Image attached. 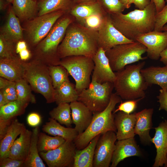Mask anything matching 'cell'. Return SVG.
<instances>
[{
	"instance_id": "cell-1",
	"label": "cell",
	"mask_w": 167,
	"mask_h": 167,
	"mask_svg": "<svg viewBox=\"0 0 167 167\" xmlns=\"http://www.w3.org/2000/svg\"><path fill=\"white\" fill-rule=\"evenodd\" d=\"M157 13L154 3L143 10L135 9L126 14H109L115 28L127 39L134 41L140 35L154 30Z\"/></svg>"
},
{
	"instance_id": "cell-2",
	"label": "cell",
	"mask_w": 167,
	"mask_h": 167,
	"mask_svg": "<svg viewBox=\"0 0 167 167\" xmlns=\"http://www.w3.org/2000/svg\"><path fill=\"white\" fill-rule=\"evenodd\" d=\"M70 24L58 47V57L63 58L81 55L92 58L99 48L97 31L89 29L81 24Z\"/></svg>"
},
{
	"instance_id": "cell-3",
	"label": "cell",
	"mask_w": 167,
	"mask_h": 167,
	"mask_svg": "<svg viewBox=\"0 0 167 167\" xmlns=\"http://www.w3.org/2000/svg\"><path fill=\"white\" fill-rule=\"evenodd\" d=\"M145 64L143 61L129 65L122 70L114 72L116 78L113 82L115 93L126 100L143 99L149 85L141 73Z\"/></svg>"
},
{
	"instance_id": "cell-4",
	"label": "cell",
	"mask_w": 167,
	"mask_h": 167,
	"mask_svg": "<svg viewBox=\"0 0 167 167\" xmlns=\"http://www.w3.org/2000/svg\"><path fill=\"white\" fill-rule=\"evenodd\" d=\"M115 93H112L109 104L103 111L93 113L92 121L87 128L79 135L74 141L77 149L85 148L95 137L107 131L116 132L114 122L115 114L112 112L116 105L122 101Z\"/></svg>"
},
{
	"instance_id": "cell-5",
	"label": "cell",
	"mask_w": 167,
	"mask_h": 167,
	"mask_svg": "<svg viewBox=\"0 0 167 167\" xmlns=\"http://www.w3.org/2000/svg\"><path fill=\"white\" fill-rule=\"evenodd\" d=\"M147 48L137 41L118 45L105 51L110 67L114 72L123 69L127 65L147 59L142 55Z\"/></svg>"
},
{
	"instance_id": "cell-6",
	"label": "cell",
	"mask_w": 167,
	"mask_h": 167,
	"mask_svg": "<svg viewBox=\"0 0 167 167\" xmlns=\"http://www.w3.org/2000/svg\"><path fill=\"white\" fill-rule=\"evenodd\" d=\"M24 78L34 90L43 96L47 103L55 102L54 89L49 69L45 65L37 61L26 63Z\"/></svg>"
},
{
	"instance_id": "cell-7",
	"label": "cell",
	"mask_w": 167,
	"mask_h": 167,
	"mask_svg": "<svg viewBox=\"0 0 167 167\" xmlns=\"http://www.w3.org/2000/svg\"><path fill=\"white\" fill-rule=\"evenodd\" d=\"M58 64L64 67L74 79L75 88L79 94L89 87L94 66L92 58L81 55L70 56L63 58Z\"/></svg>"
},
{
	"instance_id": "cell-8",
	"label": "cell",
	"mask_w": 167,
	"mask_h": 167,
	"mask_svg": "<svg viewBox=\"0 0 167 167\" xmlns=\"http://www.w3.org/2000/svg\"><path fill=\"white\" fill-rule=\"evenodd\" d=\"M113 89V83L101 84L92 79L89 87L79 94L77 101L84 104L93 113L101 112L109 104Z\"/></svg>"
},
{
	"instance_id": "cell-9",
	"label": "cell",
	"mask_w": 167,
	"mask_h": 167,
	"mask_svg": "<svg viewBox=\"0 0 167 167\" xmlns=\"http://www.w3.org/2000/svg\"><path fill=\"white\" fill-rule=\"evenodd\" d=\"M65 11L59 10L38 16L29 20L25 29L31 43L36 44L44 39Z\"/></svg>"
},
{
	"instance_id": "cell-10",
	"label": "cell",
	"mask_w": 167,
	"mask_h": 167,
	"mask_svg": "<svg viewBox=\"0 0 167 167\" xmlns=\"http://www.w3.org/2000/svg\"><path fill=\"white\" fill-rule=\"evenodd\" d=\"M72 21L68 16L58 19L47 35L39 43L37 48L38 53L45 57L57 53L59 45L63 40L66 30Z\"/></svg>"
},
{
	"instance_id": "cell-11",
	"label": "cell",
	"mask_w": 167,
	"mask_h": 167,
	"mask_svg": "<svg viewBox=\"0 0 167 167\" xmlns=\"http://www.w3.org/2000/svg\"><path fill=\"white\" fill-rule=\"evenodd\" d=\"M76 149L73 141H66L56 149L39 154L49 167H73Z\"/></svg>"
},
{
	"instance_id": "cell-12",
	"label": "cell",
	"mask_w": 167,
	"mask_h": 167,
	"mask_svg": "<svg viewBox=\"0 0 167 167\" xmlns=\"http://www.w3.org/2000/svg\"><path fill=\"white\" fill-rule=\"evenodd\" d=\"M97 32L98 47L105 51L115 45L134 41L126 37L115 28L109 14L105 16Z\"/></svg>"
},
{
	"instance_id": "cell-13",
	"label": "cell",
	"mask_w": 167,
	"mask_h": 167,
	"mask_svg": "<svg viewBox=\"0 0 167 167\" xmlns=\"http://www.w3.org/2000/svg\"><path fill=\"white\" fill-rule=\"evenodd\" d=\"M116 132L109 131L101 135L97 142L93 167H109L116 148Z\"/></svg>"
},
{
	"instance_id": "cell-14",
	"label": "cell",
	"mask_w": 167,
	"mask_h": 167,
	"mask_svg": "<svg viewBox=\"0 0 167 167\" xmlns=\"http://www.w3.org/2000/svg\"><path fill=\"white\" fill-rule=\"evenodd\" d=\"M136 41L146 46L147 57L152 60H157L161 53L167 48V31L154 30L139 35Z\"/></svg>"
},
{
	"instance_id": "cell-15",
	"label": "cell",
	"mask_w": 167,
	"mask_h": 167,
	"mask_svg": "<svg viewBox=\"0 0 167 167\" xmlns=\"http://www.w3.org/2000/svg\"><path fill=\"white\" fill-rule=\"evenodd\" d=\"M105 52L99 47L92 57L94 66L92 79L101 84L108 82L113 83L116 78L115 72L110 67Z\"/></svg>"
},
{
	"instance_id": "cell-16",
	"label": "cell",
	"mask_w": 167,
	"mask_h": 167,
	"mask_svg": "<svg viewBox=\"0 0 167 167\" xmlns=\"http://www.w3.org/2000/svg\"><path fill=\"white\" fill-rule=\"evenodd\" d=\"M155 133L152 138L156 149V154L153 167H167V120L161 122L154 128Z\"/></svg>"
},
{
	"instance_id": "cell-17",
	"label": "cell",
	"mask_w": 167,
	"mask_h": 167,
	"mask_svg": "<svg viewBox=\"0 0 167 167\" xmlns=\"http://www.w3.org/2000/svg\"><path fill=\"white\" fill-rule=\"evenodd\" d=\"M25 64L15 56L0 58V76L10 81L15 82L23 79Z\"/></svg>"
},
{
	"instance_id": "cell-18",
	"label": "cell",
	"mask_w": 167,
	"mask_h": 167,
	"mask_svg": "<svg viewBox=\"0 0 167 167\" xmlns=\"http://www.w3.org/2000/svg\"><path fill=\"white\" fill-rule=\"evenodd\" d=\"M116 132L118 140L134 138L136 119L135 112L129 114L119 111L114 113Z\"/></svg>"
},
{
	"instance_id": "cell-19",
	"label": "cell",
	"mask_w": 167,
	"mask_h": 167,
	"mask_svg": "<svg viewBox=\"0 0 167 167\" xmlns=\"http://www.w3.org/2000/svg\"><path fill=\"white\" fill-rule=\"evenodd\" d=\"M70 104L72 122L75 125L74 128L80 135L89 126L92 120L93 113L80 101H76L70 103Z\"/></svg>"
},
{
	"instance_id": "cell-20",
	"label": "cell",
	"mask_w": 167,
	"mask_h": 167,
	"mask_svg": "<svg viewBox=\"0 0 167 167\" xmlns=\"http://www.w3.org/2000/svg\"><path fill=\"white\" fill-rule=\"evenodd\" d=\"M141 152L134 138L118 140L111 161V167H116L125 158L132 156H140Z\"/></svg>"
},
{
	"instance_id": "cell-21",
	"label": "cell",
	"mask_w": 167,
	"mask_h": 167,
	"mask_svg": "<svg viewBox=\"0 0 167 167\" xmlns=\"http://www.w3.org/2000/svg\"><path fill=\"white\" fill-rule=\"evenodd\" d=\"M153 113V108L145 109L138 112H135L136 121L135 133L139 135L141 141L143 143L151 142L149 132L152 127Z\"/></svg>"
},
{
	"instance_id": "cell-22",
	"label": "cell",
	"mask_w": 167,
	"mask_h": 167,
	"mask_svg": "<svg viewBox=\"0 0 167 167\" xmlns=\"http://www.w3.org/2000/svg\"><path fill=\"white\" fill-rule=\"evenodd\" d=\"M32 131L26 128L22 131L11 147L7 157L25 161L30 146Z\"/></svg>"
},
{
	"instance_id": "cell-23",
	"label": "cell",
	"mask_w": 167,
	"mask_h": 167,
	"mask_svg": "<svg viewBox=\"0 0 167 167\" xmlns=\"http://www.w3.org/2000/svg\"><path fill=\"white\" fill-rule=\"evenodd\" d=\"M23 30L18 18L14 12L12 6H10L6 23L1 28V34L14 43L23 39Z\"/></svg>"
},
{
	"instance_id": "cell-24",
	"label": "cell",
	"mask_w": 167,
	"mask_h": 167,
	"mask_svg": "<svg viewBox=\"0 0 167 167\" xmlns=\"http://www.w3.org/2000/svg\"><path fill=\"white\" fill-rule=\"evenodd\" d=\"M25 128L24 124L15 118L13 119L5 135L0 140V160L7 157L9 151L22 131Z\"/></svg>"
},
{
	"instance_id": "cell-25",
	"label": "cell",
	"mask_w": 167,
	"mask_h": 167,
	"mask_svg": "<svg viewBox=\"0 0 167 167\" xmlns=\"http://www.w3.org/2000/svg\"><path fill=\"white\" fill-rule=\"evenodd\" d=\"M140 72L149 86L157 84L167 90V66H150L142 68Z\"/></svg>"
},
{
	"instance_id": "cell-26",
	"label": "cell",
	"mask_w": 167,
	"mask_h": 167,
	"mask_svg": "<svg viewBox=\"0 0 167 167\" xmlns=\"http://www.w3.org/2000/svg\"><path fill=\"white\" fill-rule=\"evenodd\" d=\"M101 135L93 138L84 148L76 149L73 167H93L95 150Z\"/></svg>"
},
{
	"instance_id": "cell-27",
	"label": "cell",
	"mask_w": 167,
	"mask_h": 167,
	"mask_svg": "<svg viewBox=\"0 0 167 167\" xmlns=\"http://www.w3.org/2000/svg\"><path fill=\"white\" fill-rule=\"evenodd\" d=\"M42 130L52 135L61 137L67 141H74L79 135L75 128L64 127L51 118L43 126Z\"/></svg>"
},
{
	"instance_id": "cell-28",
	"label": "cell",
	"mask_w": 167,
	"mask_h": 167,
	"mask_svg": "<svg viewBox=\"0 0 167 167\" xmlns=\"http://www.w3.org/2000/svg\"><path fill=\"white\" fill-rule=\"evenodd\" d=\"M12 6L16 15L20 20H29L34 18L38 8L34 0H14Z\"/></svg>"
},
{
	"instance_id": "cell-29",
	"label": "cell",
	"mask_w": 167,
	"mask_h": 167,
	"mask_svg": "<svg viewBox=\"0 0 167 167\" xmlns=\"http://www.w3.org/2000/svg\"><path fill=\"white\" fill-rule=\"evenodd\" d=\"M32 138L28 153L24 162L25 167H45V165L40 156L39 152L37 142L39 131L38 126L32 130Z\"/></svg>"
},
{
	"instance_id": "cell-30",
	"label": "cell",
	"mask_w": 167,
	"mask_h": 167,
	"mask_svg": "<svg viewBox=\"0 0 167 167\" xmlns=\"http://www.w3.org/2000/svg\"><path fill=\"white\" fill-rule=\"evenodd\" d=\"M71 13L78 20L81 21L93 15L106 13L96 1L79 3L71 9Z\"/></svg>"
},
{
	"instance_id": "cell-31",
	"label": "cell",
	"mask_w": 167,
	"mask_h": 167,
	"mask_svg": "<svg viewBox=\"0 0 167 167\" xmlns=\"http://www.w3.org/2000/svg\"><path fill=\"white\" fill-rule=\"evenodd\" d=\"M78 96L75 85L69 80L64 82L54 89L55 102L57 105L77 101Z\"/></svg>"
},
{
	"instance_id": "cell-32",
	"label": "cell",
	"mask_w": 167,
	"mask_h": 167,
	"mask_svg": "<svg viewBox=\"0 0 167 167\" xmlns=\"http://www.w3.org/2000/svg\"><path fill=\"white\" fill-rule=\"evenodd\" d=\"M28 104L18 100L9 102L0 107V119L13 120L24 113Z\"/></svg>"
},
{
	"instance_id": "cell-33",
	"label": "cell",
	"mask_w": 167,
	"mask_h": 167,
	"mask_svg": "<svg viewBox=\"0 0 167 167\" xmlns=\"http://www.w3.org/2000/svg\"><path fill=\"white\" fill-rule=\"evenodd\" d=\"M72 0H40L38 3V16L59 10L66 11L71 6Z\"/></svg>"
},
{
	"instance_id": "cell-34",
	"label": "cell",
	"mask_w": 167,
	"mask_h": 167,
	"mask_svg": "<svg viewBox=\"0 0 167 167\" xmlns=\"http://www.w3.org/2000/svg\"><path fill=\"white\" fill-rule=\"evenodd\" d=\"M71 110L69 103H61L50 111L49 115L60 124L71 127L73 123Z\"/></svg>"
},
{
	"instance_id": "cell-35",
	"label": "cell",
	"mask_w": 167,
	"mask_h": 167,
	"mask_svg": "<svg viewBox=\"0 0 167 167\" xmlns=\"http://www.w3.org/2000/svg\"><path fill=\"white\" fill-rule=\"evenodd\" d=\"M65 141L61 137L49 136L45 133L40 132L37 142L39 152H46L56 149Z\"/></svg>"
},
{
	"instance_id": "cell-36",
	"label": "cell",
	"mask_w": 167,
	"mask_h": 167,
	"mask_svg": "<svg viewBox=\"0 0 167 167\" xmlns=\"http://www.w3.org/2000/svg\"><path fill=\"white\" fill-rule=\"evenodd\" d=\"M27 82L24 78L15 82L17 100L28 103H35L36 99Z\"/></svg>"
},
{
	"instance_id": "cell-37",
	"label": "cell",
	"mask_w": 167,
	"mask_h": 167,
	"mask_svg": "<svg viewBox=\"0 0 167 167\" xmlns=\"http://www.w3.org/2000/svg\"><path fill=\"white\" fill-rule=\"evenodd\" d=\"M52 84L54 89L64 82L69 81V73L62 66H51L49 67Z\"/></svg>"
},
{
	"instance_id": "cell-38",
	"label": "cell",
	"mask_w": 167,
	"mask_h": 167,
	"mask_svg": "<svg viewBox=\"0 0 167 167\" xmlns=\"http://www.w3.org/2000/svg\"><path fill=\"white\" fill-rule=\"evenodd\" d=\"M0 89V91L9 102L17 100L15 82L10 81L1 77Z\"/></svg>"
},
{
	"instance_id": "cell-39",
	"label": "cell",
	"mask_w": 167,
	"mask_h": 167,
	"mask_svg": "<svg viewBox=\"0 0 167 167\" xmlns=\"http://www.w3.org/2000/svg\"><path fill=\"white\" fill-rule=\"evenodd\" d=\"M106 15V13L95 14L80 21L83 24L82 25L86 28L97 31L101 26Z\"/></svg>"
},
{
	"instance_id": "cell-40",
	"label": "cell",
	"mask_w": 167,
	"mask_h": 167,
	"mask_svg": "<svg viewBox=\"0 0 167 167\" xmlns=\"http://www.w3.org/2000/svg\"><path fill=\"white\" fill-rule=\"evenodd\" d=\"M14 43L0 35V58H9L15 56Z\"/></svg>"
},
{
	"instance_id": "cell-41",
	"label": "cell",
	"mask_w": 167,
	"mask_h": 167,
	"mask_svg": "<svg viewBox=\"0 0 167 167\" xmlns=\"http://www.w3.org/2000/svg\"><path fill=\"white\" fill-rule=\"evenodd\" d=\"M109 14L121 13L126 8L119 0H101Z\"/></svg>"
},
{
	"instance_id": "cell-42",
	"label": "cell",
	"mask_w": 167,
	"mask_h": 167,
	"mask_svg": "<svg viewBox=\"0 0 167 167\" xmlns=\"http://www.w3.org/2000/svg\"><path fill=\"white\" fill-rule=\"evenodd\" d=\"M143 98L136 99L127 100V101L120 103L117 108L113 110V113H115L119 111H123L127 114L131 113L137 108L139 101Z\"/></svg>"
},
{
	"instance_id": "cell-43",
	"label": "cell",
	"mask_w": 167,
	"mask_h": 167,
	"mask_svg": "<svg viewBox=\"0 0 167 167\" xmlns=\"http://www.w3.org/2000/svg\"><path fill=\"white\" fill-rule=\"evenodd\" d=\"M167 23V4L155 16V23L154 30L162 32L163 27Z\"/></svg>"
},
{
	"instance_id": "cell-44",
	"label": "cell",
	"mask_w": 167,
	"mask_h": 167,
	"mask_svg": "<svg viewBox=\"0 0 167 167\" xmlns=\"http://www.w3.org/2000/svg\"><path fill=\"white\" fill-rule=\"evenodd\" d=\"M0 167H24V161L6 157L0 160Z\"/></svg>"
},
{
	"instance_id": "cell-45",
	"label": "cell",
	"mask_w": 167,
	"mask_h": 167,
	"mask_svg": "<svg viewBox=\"0 0 167 167\" xmlns=\"http://www.w3.org/2000/svg\"><path fill=\"white\" fill-rule=\"evenodd\" d=\"M41 121L40 115L36 113H29L27 118L28 124L31 126L36 127L38 126Z\"/></svg>"
},
{
	"instance_id": "cell-46",
	"label": "cell",
	"mask_w": 167,
	"mask_h": 167,
	"mask_svg": "<svg viewBox=\"0 0 167 167\" xmlns=\"http://www.w3.org/2000/svg\"><path fill=\"white\" fill-rule=\"evenodd\" d=\"M160 93L157 96L160 104L159 110H164L167 112V90L161 89Z\"/></svg>"
},
{
	"instance_id": "cell-47",
	"label": "cell",
	"mask_w": 167,
	"mask_h": 167,
	"mask_svg": "<svg viewBox=\"0 0 167 167\" xmlns=\"http://www.w3.org/2000/svg\"><path fill=\"white\" fill-rule=\"evenodd\" d=\"M0 119V139H2L5 135L12 121Z\"/></svg>"
},
{
	"instance_id": "cell-48",
	"label": "cell",
	"mask_w": 167,
	"mask_h": 167,
	"mask_svg": "<svg viewBox=\"0 0 167 167\" xmlns=\"http://www.w3.org/2000/svg\"><path fill=\"white\" fill-rule=\"evenodd\" d=\"M151 0H134L135 6L139 10H143L151 2Z\"/></svg>"
},
{
	"instance_id": "cell-49",
	"label": "cell",
	"mask_w": 167,
	"mask_h": 167,
	"mask_svg": "<svg viewBox=\"0 0 167 167\" xmlns=\"http://www.w3.org/2000/svg\"><path fill=\"white\" fill-rule=\"evenodd\" d=\"M155 4L157 13L160 11L165 6V0H151Z\"/></svg>"
},
{
	"instance_id": "cell-50",
	"label": "cell",
	"mask_w": 167,
	"mask_h": 167,
	"mask_svg": "<svg viewBox=\"0 0 167 167\" xmlns=\"http://www.w3.org/2000/svg\"><path fill=\"white\" fill-rule=\"evenodd\" d=\"M27 49V46L25 42L20 40L18 41L17 44L16 52L17 53H19L21 51Z\"/></svg>"
},
{
	"instance_id": "cell-51",
	"label": "cell",
	"mask_w": 167,
	"mask_h": 167,
	"mask_svg": "<svg viewBox=\"0 0 167 167\" xmlns=\"http://www.w3.org/2000/svg\"><path fill=\"white\" fill-rule=\"evenodd\" d=\"M19 54L22 60H26L28 59L30 56L29 51L27 49L21 51Z\"/></svg>"
},
{
	"instance_id": "cell-52",
	"label": "cell",
	"mask_w": 167,
	"mask_h": 167,
	"mask_svg": "<svg viewBox=\"0 0 167 167\" xmlns=\"http://www.w3.org/2000/svg\"><path fill=\"white\" fill-rule=\"evenodd\" d=\"M160 61L165 65L167 66V48L160 54Z\"/></svg>"
},
{
	"instance_id": "cell-53",
	"label": "cell",
	"mask_w": 167,
	"mask_h": 167,
	"mask_svg": "<svg viewBox=\"0 0 167 167\" xmlns=\"http://www.w3.org/2000/svg\"><path fill=\"white\" fill-rule=\"evenodd\" d=\"M9 102L5 97L2 92L0 91V107L6 104Z\"/></svg>"
},
{
	"instance_id": "cell-54",
	"label": "cell",
	"mask_w": 167,
	"mask_h": 167,
	"mask_svg": "<svg viewBox=\"0 0 167 167\" xmlns=\"http://www.w3.org/2000/svg\"><path fill=\"white\" fill-rule=\"evenodd\" d=\"M125 6L126 8H129L131 5L133 3L134 0H119Z\"/></svg>"
},
{
	"instance_id": "cell-55",
	"label": "cell",
	"mask_w": 167,
	"mask_h": 167,
	"mask_svg": "<svg viewBox=\"0 0 167 167\" xmlns=\"http://www.w3.org/2000/svg\"><path fill=\"white\" fill-rule=\"evenodd\" d=\"M9 3L6 0H0V9L1 11L5 10Z\"/></svg>"
},
{
	"instance_id": "cell-56",
	"label": "cell",
	"mask_w": 167,
	"mask_h": 167,
	"mask_svg": "<svg viewBox=\"0 0 167 167\" xmlns=\"http://www.w3.org/2000/svg\"><path fill=\"white\" fill-rule=\"evenodd\" d=\"M97 0H75L79 3L96 1Z\"/></svg>"
},
{
	"instance_id": "cell-57",
	"label": "cell",
	"mask_w": 167,
	"mask_h": 167,
	"mask_svg": "<svg viewBox=\"0 0 167 167\" xmlns=\"http://www.w3.org/2000/svg\"><path fill=\"white\" fill-rule=\"evenodd\" d=\"M162 31H167V25H165L163 27Z\"/></svg>"
},
{
	"instance_id": "cell-58",
	"label": "cell",
	"mask_w": 167,
	"mask_h": 167,
	"mask_svg": "<svg viewBox=\"0 0 167 167\" xmlns=\"http://www.w3.org/2000/svg\"><path fill=\"white\" fill-rule=\"evenodd\" d=\"M6 1L7 2H8L9 3H12L14 0H6Z\"/></svg>"
},
{
	"instance_id": "cell-59",
	"label": "cell",
	"mask_w": 167,
	"mask_h": 167,
	"mask_svg": "<svg viewBox=\"0 0 167 167\" xmlns=\"http://www.w3.org/2000/svg\"><path fill=\"white\" fill-rule=\"evenodd\" d=\"M165 2H167V0H165Z\"/></svg>"
},
{
	"instance_id": "cell-60",
	"label": "cell",
	"mask_w": 167,
	"mask_h": 167,
	"mask_svg": "<svg viewBox=\"0 0 167 167\" xmlns=\"http://www.w3.org/2000/svg\"><path fill=\"white\" fill-rule=\"evenodd\" d=\"M34 0L36 1V0Z\"/></svg>"
}]
</instances>
